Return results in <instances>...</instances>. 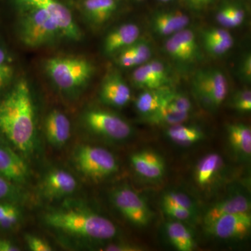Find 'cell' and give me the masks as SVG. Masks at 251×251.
Returning <instances> with one entry per match:
<instances>
[{
	"label": "cell",
	"instance_id": "obj_1",
	"mask_svg": "<svg viewBox=\"0 0 251 251\" xmlns=\"http://www.w3.org/2000/svg\"><path fill=\"white\" fill-rule=\"evenodd\" d=\"M0 132L23 153L35 143V112L27 81L18 82L0 103Z\"/></svg>",
	"mask_w": 251,
	"mask_h": 251
},
{
	"label": "cell",
	"instance_id": "obj_2",
	"mask_svg": "<svg viewBox=\"0 0 251 251\" xmlns=\"http://www.w3.org/2000/svg\"><path fill=\"white\" fill-rule=\"evenodd\" d=\"M49 227L69 235L92 240H108L117 235L116 226L100 214L78 206L52 209L44 216Z\"/></svg>",
	"mask_w": 251,
	"mask_h": 251
},
{
	"label": "cell",
	"instance_id": "obj_3",
	"mask_svg": "<svg viewBox=\"0 0 251 251\" xmlns=\"http://www.w3.org/2000/svg\"><path fill=\"white\" fill-rule=\"evenodd\" d=\"M19 14V35L25 45L37 49L62 37L53 19L44 10L22 0H13Z\"/></svg>",
	"mask_w": 251,
	"mask_h": 251
},
{
	"label": "cell",
	"instance_id": "obj_4",
	"mask_svg": "<svg viewBox=\"0 0 251 251\" xmlns=\"http://www.w3.org/2000/svg\"><path fill=\"white\" fill-rule=\"evenodd\" d=\"M49 76L59 88L74 90L87 83L93 75L94 67L88 59L80 57H54L45 63Z\"/></svg>",
	"mask_w": 251,
	"mask_h": 251
},
{
	"label": "cell",
	"instance_id": "obj_5",
	"mask_svg": "<svg viewBox=\"0 0 251 251\" xmlns=\"http://www.w3.org/2000/svg\"><path fill=\"white\" fill-rule=\"evenodd\" d=\"M78 171L92 179H100L116 173L118 164L110 151L100 147L82 145L74 153Z\"/></svg>",
	"mask_w": 251,
	"mask_h": 251
},
{
	"label": "cell",
	"instance_id": "obj_6",
	"mask_svg": "<svg viewBox=\"0 0 251 251\" xmlns=\"http://www.w3.org/2000/svg\"><path fill=\"white\" fill-rule=\"evenodd\" d=\"M192 81L194 93L203 103L210 108H218L227 97L228 82L220 69L213 68L198 71Z\"/></svg>",
	"mask_w": 251,
	"mask_h": 251
},
{
	"label": "cell",
	"instance_id": "obj_7",
	"mask_svg": "<svg viewBox=\"0 0 251 251\" xmlns=\"http://www.w3.org/2000/svg\"><path fill=\"white\" fill-rule=\"evenodd\" d=\"M84 121L91 131L110 140H126L133 133L128 122L116 114L105 110H90L86 112Z\"/></svg>",
	"mask_w": 251,
	"mask_h": 251
},
{
	"label": "cell",
	"instance_id": "obj_8",
	"mask_svg": "<svg viewBox=\"0 0 251 251\" xmlns=\"http://www.w3.org/2000/svg\"><path fill=\"white\" fill-rule=\"evenodd\" d=\"M112 201L122 215L135 226L143 227L150 222L151 211L143 198L132 188H117L112 193Z\"/></svg>",
	"mask_w": 251,
	"mask_h": 251
},
{
	"label": "cell",
	"instance_id": "obj_9",
	"mask_svg": "<svg viewBox=\"0 0 251 251\" xmlns=\"http://www.w3.org/2000/svg\"><path fill=\"white\" fill-rule=\"evenodd\" d=\"M164 50L173 60L181 65L195 64L202 57L196 34L187 27L169 36Z\"/></svg>",
	"mask_w": 251,
	"mask_h": 251
},
{
	"label": "cell",
	"instance_id": "obj_10",
	"mask_svg": "<svg viewBox=\"0 0 251 251\" xmlns=\"http://www.w3.org/2000/svg\"><path fill=\"white\" fill-rule=\"evenodd\" d=\"M36 7L44 10L52 17L60 29L63 38L74 41H80L82 31L72 13L59 0H22Z\"/></svg>",
	"mask_w": 251,
	"mask_h": 251
},
{
	"label": "cell",
	"instance_id": "obj_11",
	"mask_svg": "<svg viewBox=\"0 0 251 251\" xmlns=\"http://www.w3.org/2000/svg\"><path fill=\"white\" fill-rule=\"evenodd\" d=\"M206 227L209 233L219 239L243 237L250 232L251 214L249 212L238 213L224 216Z\"/></svg>",
	"mask_w": 251,
	"mask_h": 251
},
{
	"label": "cell",
	"instance_id": "obj_12",
	"mask_svg": "<svg viewBox=\"0 0 251 251\" xmlns=\"http://www.w3.org/2000/svg\"><path fill=\"white\" fill-rule=\"evenodd\" d=\"M77 181L71 173L64 170L50 171L44 176L41 191L49 199H59L70 196L77 188Z\"/></svg>",
	"mask_w": 251,
	"mask_h": 251
},
{
	"label": "cell",
	"instance_id": "obj_13",
	"mask_svg": "<svg viewBox=\"0 0 251 251\" xmlns=\"http://www.w3.org/2000/svg\"><path fill=\"white\" fill-rule=\"evenodd\" d=\"M131 93L120 74L112 72L104 78L100 90V98L104 103L121 108L130 101Z\"/></svg>",
	"mask_w": 251,
	"mask_h": 251
},
{
	"label": "cell",
	"instance_id": "obj_14",
	"mask_svg": "<svg viewBox=\"0 0 251 251\" xmlns=\"http://www.w3.org/2000/svg\"><path fill=\"white\" fill-rule=\"evenodd\" d=\"M0 176L17 184H23L29 177V169L23 158L2 145H0Z\"/></svg>",
	"mask_w": 251,
	"mask_h": 251
},
{
	"label": "cell",
	"instance_id": "obj_15",
	"mask_svg": "<svg viewBox=\"0 0 251 251\" xmlns=\"http://www.w3.org/2000/svg\"><path fill=\"white\" fill-rule=\"evenodd\" d=\"M140 28L134 23H126L110 31L104 40V52L108 55L117 54L133 45L140 39Z\"/></svg>",
	"mask_w": 251,
	"mask_h": 251
},
{
	"label": "cell",
	"instance_id": "obj_16",
	"mask_svg": "<svg viewBox=\"0 0 251 251\" xmlns=\"http://www.w3.org/2000/svg\"><path fill=\"white\" fill-rule=\"evenodd\" d=\"M152 30L161 36H171L188 27L190 18L180 11H160L151 18Z\"/></svg>",
	"mask_w": 251,
	"mask_h": 251
},
{
	"label": "cell",
	"instance_id": "obj_17",
	"mask_svg": "<svg viewBox=\"0 0 251 251\" xmlns=\"http://www.w3.org/2000/svg\"><path fill=\"white\" fill-rule=\"evenodd\" d=\"M130 162L135 172L149 179H159L164 175L166 165L159 155L151 151L133 153Z\"/></svg>",
	"mask_w": 251,
	"mask_h": 251
},
{
	"label": "cell",
	"instance_id": "obj_18",
	"mask_svg": "<svg viewBox=\"0 0 251 251\" xmlns=\"http://www.w3.org/2000/svg\"><path fill=\"white\" fill-rule=\"evenodd\" d=\"M250 210L251 202L247 196L239 193L232 195L216 203L206 211L204 217V225L205 226H209L224 216L238 213H249Z\"/></svg>",
	"mask_w": 251,
	"mask_h": 251
},
{
	"label": "cell",
	"instance_id": "obj_19",
	"mask_svg": "<svg viewBox=\"0 0 251 251\" xmlns=\"http://www.w3.org/2000/svg\"><path fill=\"white\" fill-rule=\"evenodd\" d=\"M46 139L54 147H62L71 136V123L63 112L53 110L50 112L45 120Z\"/></svg>",
	"mask_w": 251,
	"mask_h": 251
},
{
	"label": "cell",
	"instance_id": "obj_20",
	"mask_svg": "<svg viewBox=\"0 0 251 251\" xmlns=\"http://www.w3.org/2000/svg\"><path fill=\"white\" fill-rule=\"evenodd\" d=\"M171 92L169 87L145 90L135 100V108L144 117L148 116L163 105Z\"/></svg>",
	"mask_w": 251,
	"mask_h": 251
},
{
	"label": "cell",
	"instance_id": "obj_21",
	"mask_svg": "<svg viewBox=\"0 0 251 251\" xmlns=\"http://www.w3.org/2000/svg\"><path fill=\"white\" fill-rule=\"evenodd\" d=\"M227 136L232 149L243 157L250 158L251 155V127L242 123L227 126Z\"/></svg>",
	"mask_w": 251,
	"mask_h": 251
},
{
	"label": "cell",
	"instance_id": "obj_22",
	"mask_svg": "<svg viewBox=\"0 0 251 251\" xmlns=\"http://www.w3.org/2000/svg\"><path fill=\"white\" fill-rule=\"evenodd\" d=\"M84 9L89 20L100 25L108 21L117 9L116 0H85Z\"/></svg>",
	"mask_w": 251,
	"mask_h": 251
},
{
	"label": "cell",
	"instance_id": "obj_23",
	"mask_svg": "<svg viewBox=\"0 0 251 251\" xmlns=\"http://www.w3.org/2000/svg\"><path fill=\"white\" fill-rule=\"evenodd\" d=\"M166 233L172 245L179 251H191L194 249L193 234L179 221H171L166 226Z\"/></svg>",
	"mask_w": 251,
	"mask_h": 251
},
{
	"label": "cell",
	"instance_id": "obj_24",
	"mask_svg": "<svg viewBox=\"0 0 251 251\" xmlns=\"http://www.w3.org/2000/svg\"><path fill=\"white\" fill-rule=\"evenodd\" d=\"M167 136L175 143L191 145L204 138L202 130L197 127L176 125L172 126L166 132Z\"/></svg>",
	"mask_w": 251,
	"mask_h": 251
},
{
	"label": "cell",
	"instance_id": "obj_25",
	"mask_svg": "<svg viewBox=\"0 0 251 251\" xmlns=\"http://www.w3.org/2000/svg\"><path fill=\"white\" fill-rule=\"evenodd\" d=\"M221 163L222 159L217 153H209L204 157L200 161L196 169V177L198 184H209L219 172Z\"/></svg>",
	"mask_w": 251,
	"mask_h": 251
},
{
	"label": "cell",
	"instance_id": "obj_26",
	"mask_svg": "<svg viewBox=\"0 0 251 251\" xmlns=\"http://www.w3.org/2000/svg\"><path fill=\"white\" fill-rule=\"evenodd\" d=\"M188 117L189 114L173 111L163 103L156 112L144 119L151 125L174 126L183 123L188 120Z\"/></svg>",
	"mask_w": 251,
	"mask_h": 251
},
{
	"label": "cell",
	"instance_id": "obj_27",
	"mask_svg": "<svg viewBox=\"0 0 251 251\" xmlns=\"http://www.w3.org/2000/svg\"><path fill=\"white\" fill-rule=\"evenodd\" d=\"M132 81L135 87L144 90L165 87L161 81L153 75L146 63L135 69L132 74Z\"/></svg>",
	"mask_w": 251,
	"mask_h": 251
},
{
	"label": "cell",
	"instance_id": "obj_28",
	"mask_svg": "<svg viewBox=\"0 0 251 251\" xmlns=\"http://www.w3.org/2000/svg\"><path fill=\"white\" fill-rule=\"evenodd\" d=\"M165 105L178 113L190 114L192 110V103L187 97L171 90L164 101Z\"/></svg>",
	"mask_w": 251,
	"mask_h": 251
},
{
	"label": "cell",
	"instance_id": "obj_29",
	"mask_svg": "<svg viewBox=\"0 0 251 251\" xmlns=\"http://www.w3.org/2000/svg\"><path fill=\"white\" fill-rule=\"evenodd\" d=\"M21 217V211L11 204H0V227L11 228L18 224Z\"/></svg>",
	"mask_w": 251,
	"mask_h": 251
},
{
	"label": "cell",
	"instance_id": "obj_30",
	"mask_svg": "<svg viewBox=\"0 0 251 251\" xmlns=\"http://www.w3.org/2000/svg\"><path fill=\"white\" fill-rule=\"evenodd\" d=\"M162 204H172L181 206L196 213V206L191 198L184 193L169 191L162 198Z\"/></svg>",
	"mask_w": 251,
	"mask_h": 251
},
{
	"label": "cell",
	"instance_id": "obj_31",
	"mask_svg": "<svg viewBox=\"0 0 251 251\" xmlns=\"http://www.w3.org/2000/svg\"><path fill=\"white\" fill-rule=\"evenodd\" d=\"M130 47L134 53L136 67L143 65L151 59L152 50L148 41L139 39Z\"/></svg>",
	"mask_w": 251,
	"mask_h": 251
},
{
	"label": "cell",
	"instance_id": "obj_32",
	"mask_svg": "<svg viewBox=\"0 0 251 251\" xmlns=\"http://www.w3.org/2000/svg\"><path fill=\"white\" fill-rule=\"evenodd\" d=\"M146 64H148L153 75L161 81L165 87H168L171 84L172 79L169 69L166 67V64L161 61L156 59H150Z\"/></svg>",
	"mask_w": 251,
	"mask_h": 251
},
{
	"label": "cell",
	"instance_id": "obj_33",
	"mask_svg": "<svg viewBox=\"0 0 251 251\" xmlns=\"http://www.w3.org/2000/svg\"><path fill=\"white\" fill-rule=\"evenodd\" d=\"M232 108L241 112H249L251 110V92L244 89L237 91L231 100Z\"/></svg>",
	"mask_w": 251,
	"mask_h": 251
},
{
	"label": "cell",
	"instance_id": "obj_34",
	"mask_svg": "<svg viewBox=\"0 0 251 251\" xmlns=\"http://www.w3.org/2000/svg\"><path fill=\"white\" fill-rule=\"evenodd\" d=\"M204 49L208 53L214 57H220L227 53L233 47L234 41H203Z\"/></svg>",
	"mask_w": 251,
	"mask_h": 251
},
{
	"label": "cell",
	"instance_id": "obj_35",
	"mask_svg": "<svg viewBox=\"0 0 251 251\" xmlns=\"http://www.w3.org/2000/svg\"><path fill=\"white\" fill-rule=\"evenodd\" d=\"M202 41H234L233 36L225 28H209L201 33Z\"/></svg>",
	"mask_w": 251,
	"mask_h": 251
},
{
	"label": "cell",
	"instance_id": "obj_36",
	"mask_svg": "<svg viewBox=\"0 0 251 251\" xmlns=\"http://www.w3.org/2000/svg\"><path fill=\"white\" fill-rule=\"evenodd\" d=\"M163 209L167 215L177 221H187L192 219L195 213L186 208L172 204H162Z\"/></svg>",
	"mask_w": 251,
	"mask_h": 251
},
{
	"label": "cell",
	"instance_id": "obj_37",
	"mask_svg": "<svg viewBox=\"0 0 251 251\" xmlns=\"http://www.w3.org/2000/svg\"><path fill=\"white\" fill-rule=\"evenodd\" d=\"M237 75L241 80L246 83L251 82V55L247 53L243 55L237 66Z\"/></svg>",
	"mask_w": 251,
	"mask_h": 251
},
{
	"label": "cell",
	"instance_id": "obj_38",
	"mask_svg": "<svg viewBox=\"0 0 251 251\" xmlns=\"http://www.w3.org/2000/svg\"><path fill=\"white\" fill-rule=\"evenodd\" d=\"M234 4H226L221 6L216 14V20L224 28H232V17Z\"/></svg>",
	"mask_w": 251,
	"mask_h": 251
},
{
	"label": "cell",
	"instance_id": "obj_39",
	"mask_svg": "<svg viewBox=\"0 0 251 251\" xmlns=\"http://www.w3.org/2000/svg\"><path fill=\"white\" fill-rule=\"evenodd\" d=\"M25 241L29 249L31 251H51L52 248L49 243L37 236L27 234Z\"/></svg>",
	"mask_w": 251,
	"mask_h": 251
},
{
	"label": "cell",
	"instance_id": "obj_40",
	"mask_svg": "<svg viewBox=\"0 0 251 251\" xmlns=\"http://www.w3.org/2000/svg\"><path fill=\"white\" fill-rule=\"evenodd\" d=\"M117 54H118V57L117 58V62L119 65L125 68L136 67L134 53L130 46L122 50Z\"/></svg>",
	"mask_w": 251,
	"mask_h": 251
},
{
	"label": "cell",
	"instance_id": "obj_41",
	"mask_svg": "<svg viewBox=\"0 0 251 251\" xmlns=\"http://www.w3.org/2000/svg\"><path fill=\"white\" fill-rule=\"evenodd\" d=\"M14 75V69L9 64H0V91L7 85Z\"/></svg>",
	"mask_w": 251,
	"mask_h": 251
},
{
	"label": "cell",
	"instance_id": "obj_42",
	"mask_svg": "<svg viewBox=\"0 0 251 251\" xmlns=\"http://www.w3.org/2000/svg\"><path fill=\"white\" fill-rule=\"evenodd\" d=\"M16 193V188L11 181L0 176V200L14 197Z\"/></svg>",
	"mask_w": 251,
	"mask_h": 251
},
{
	"label": "cell",
	"instance_id": "obj_43",
	"mask_svg": "<svg viewBox=\"0 0 251 251\" xmlns=\"http://www.w3.org/2000/svg\"><path fill=\"white\" fill-rule=\"evenodd\" d=\"M106 251H142L140 247L133 244H128L126 243H120V244H110L102 249Z\"/></svg>",
	"mask_w": 251,
	"mask_h": 251
},
{
	"label": "cell",
	"instance_id": "obj_44",
	"mask_svg": "<svg viewBox=\"0 0 251 251\" xmlns=\"http://www.w3.org/2000/svg\"><path fill=\"white\" fill-rule=\"evenodd\" d=\"M21 249L17 246L7 239H0V251H19Z\"/></svg>",
	"mask_w": 251,
	"mask_h": 251
},
{
	"label": "cell",
	"instance_id": "obj_45",
	"mask_svg": "<svg viewBox=\"0 0 251 251\" xmlns=\"http://www.w3.org/2000/svg\"><path fill=\"white\" fill-rule=\"evenodd\" d=\"M6 59H7V55H6V52L4 50L0 48V64L6 63Z\"/></svg>",
	"mask_w": 251,
	"mask_h": 251
},
{
	"label": "cell",
	"instance_id": "obj_46",
	"mask_svg": "<svg viewBox=\"0 0 251 251\" xmlns=\"http://www.w3.org/2000/svg\"><path fill=\"white\" fill-rule=\"evenodd\" d=\"M213 0H194L193 4L197 6H204V5L209 4Z\"/></svg>",
	"mask_w": 251,
	"mask_h": 251
},
{
	"label": "cell",
	"instance_id": "obj_47",
	"mask_svg": "<svg viewBox=\"0 0 251 251\" xmlns=\"http://www.w3.org/2000/svg\"><path fill=\"white\" fill-rule=\"evenodd\" d=\"M159 1H163V2H168V1H171V0H159Z\"/></svg>",
	"mask_w": 251,
	"mask_h": 251
},
{
	"label": "cell",
	"instance_id": "obj_48",
	"mask_svg": "<svg viewBox=\"0 0 251 251\" xmlns=\"http://www.w3.org/2000/svg\"><path fill=\"white\" fill-rule=\"evenodd\" d=\"M190 1H191V4H193V1H194V0H190Z\"/></svg>",
	"mask_w": 251,
	"mask_h": 251
},
{
	"label": "cell",
	"instance_id": "obj_49",
	"mask_svg": "<svg viewBox=\"0 0 251 251\" xmlns=\"http://www.w3.org/2000/svg\"><path fill=\"white\" fill-rule=\"evenodd\" d=\"M139 1H142V0H139Z\"/></svg>",
	"mask_w": 251,
	"mask_h": 251
}]
</instances>
